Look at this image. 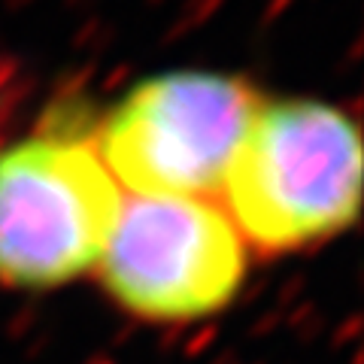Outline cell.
I'll return each mask as SVG.
<instances>
[{
  "instance_id": "1",
  "label": "cell",
  "mask_w": 364,
  "mask_h": 364,
  "mask_svg": "<svg viewBox=\"0 0 364 364\" xmlns=\"http://www.w3.org/2000/svg\"><path fill=\"white\" fill-rule=\"evenodd\" d=\"M361 170V131L343 107L261 100L222 182L225 213L258 252H301L355 225Z\"/></svg>"
},
{
  "instance_id": "2",
  "label": "cell",
  "mask_w": 364,
  "mask_h": 364,
  "mask_svg": "<svg viewBox=\"0 0 364 364\" xmlns=\"http://www.w3.org/2000/svg\"><path fill=\"white\" fill-rule=\"evenodd\" d=\"M122 191L95 143L43 128L0 149V286L46 291L97 267Z\"/></svg>"
},
{
  "instance_id": "3",
  "label": "cell",
  "mask_w": 364,
  "mask_h": 364,
  "mask_svg": "<svg viewBox=\"0 0 364 364\" xmlns=\"http://www.w3.org/2000/svg\"><path fill=\"white\" fill-rule=\"evenodd\" d=\"M261 100L234 73H158L107 112L91 143L128 195L213 198Z\"/></svg>"
},
{
  "instance_id": "4",
  "label": "cell",
  "mask_w": 364,
  "mask_h": 364,
  "mask_svg": "<svg viewBox=\"0 0 364 364\" xmlns=\"http://www.w3.org/2000/svg\"><path fill=\"white\" fill-rule=\"evenodd\" d=\"M249 246L213 198H122L97 261L100 286L128 316L198 322L243 289Z\"/></svg>"
}]
</instances>
